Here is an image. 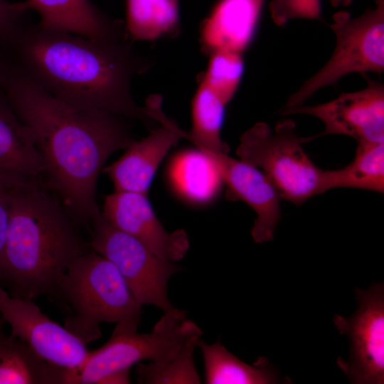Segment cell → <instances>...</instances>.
Listing matches in <instances>:
<instances>
[{"label": "cell", "mask_w": 384, "mask_h": 384, "mask_svg": "<svg viewBox=\"0 0 384 384\" xmlns=\"http://www.w3.org/2000/svg\"><path fill=\"white\" fill-rule=\"evenodd\" d=\"M0 87L17 117L35 134L45 164L43 180L77 228L90 230L91 222L102 215L95 189L104 164L135 140L128 118L80 109L56 98L6 57L0 63Z\"/></svg>", "instance_id": "obj_1"}, {"label": "cell", "mask_w": 384, "mask_h": 384, "mask_svg": "<svg viewBox=\"0 0 384 384\" xmlns=\"http://www.w3.org/2000/svg\"><path fill=\"white\" fill-rule=\"evenodd\" d=\"M130 38L97 40L28 23L3 53L23 74L75 107L99 110L156 126V102L144 107L132 97L133 77L149 71L154 59L137 53Z\"/></svg>", "instance_id": "obj_2"}, {"label": "cell", "mask_w": 384, "mask_h": 384, "mask_svg": "<svg viewBox=\"0 0 384 384\" xmlns=\"http://www.w3.org/2000/svg\"><path fill=\"white\" fill-rule=\"evenodd\" d=\"M58 195L41 178L14 182L0 284L13 297L45 296L60 310V281L92 248Z\"/></svg>", "instance_id": "obj_3"}, {"label": "cell", "mask_w": 384, "mask_h": 384, "mask_svg": "<svg viewBox=\"0 0 384 384\" xmlns=\"http://www.w3.org/2000/svg\"><path fill=\"white\" fill-rule=\"evenodd\" d=\"M64 327L85 345L102 336V322L139 324L142 309L117 267L93 250L75 260L59 283Z\"/></svg>", "instance_id": "obj_4"}, {"label": "cell", "mask_w": 384, "mask_h": 384, "mask_svg": "<svg viewBox=\"0 0 384 384\" xmlns=\"http://www.w3.org/2000/svg\"><path fill=\"white\" fill-rule=\"evenodd\" d=\"M164 313L149 333L137 332L138 324L133 322L116 324L107 342L90 351L80 366L65 368L63 384H97L103 377L142 361H168L180 354L190 336L203 334L186 311L174 308Z\"/></svg>", "instance_id": "obj_5"}, {"label": "cell", "mask_w": 384, "mask_h": 384, "mask_svg": "<svg viewBox=\"0 0 384 384\" xmlns=\"http://www.w3.org/2000/svg\"><path fill=\"white\" fill-rule=\"evenodd\" d=\"M313 139V136L299 137L291 119L278 122L274 128L257 122L242 134L236 154L259 169L282 199L299 206L323 193L324 170L311 161L302 146Z\"/></svg>", "instance_id": "obj_6"}, {"label": "cell", "mask_w": 384, "mask_h": 384, "mask_svg": "<svg viewBox=\"0 0 384 384\" xmlns=\"http://www.w3.org/2000/svg\"><path fill=\"white\" fill-rule=\"evenodd\" d=\"M356 17L345 10L334 14L329 25L334 50L325 65L287 98L281 110L304 104L319 90L336 85L345 75L384 72V0H375Z\"/></svg>", "instance_id": "obj_7"}, {"label": "cell", "mask_w": 384, "mask_h": 384, "mask_svg": "<svg viewBox=\"0 0 384 384\" xmlns=\"http://www.w3.org/2000/svg\"><path fill=\"white\" fill-rule=\"evenodd\" d=\"M89 231L90 247L117 267L140 306L154 305L164 312L175 308L168 297V283L181 266L159 257L102 215L91 222Z\"/></svg>", "instance_id": "obj_8"}, {"label": "cell", "mask_w": 384, "mask_h": 384, "mask_svg": "<svg viewBox=\"0 0 384 384\" xmlns=\"http://www.w3.org/2000/svg\"><path fill=\"white\" fill-rule=\"evenodd\" d=\"M358 307L351 316L335 314L337 331L350 341L348 361L337 363L353 384L384 383V284L374 282L367 289L355 288Z\"/></svg>", "instance_id": "obj_9"}, {"label": "cell", "mask_w": 384, "mask_h": 384, "mask_svg": "<svg viewBox=\"0 0 384 384\" xmlns=\"http://www.w3.org/2000/svg\"><path fill=\"white\" fill-rule=\"evenodd\" d=\"M367 86L361 90L342 92L336 98L314 105L304 104L280 110L282 115L302 114L319 119L324 129L313 136L340 134L358 142H384V85L363 75Z\"/></svg>", "instance_id": "obj_10"}, {"label": "cell", "mask_w": 384, "mask_h": 384, "mask_svg": "<svg viewBox=\"0 0 384 384\" xmlns=\"http://www.w3.org/2000/svg\"><path fill=\"white\" fill-rule=\"evenodd\" d=\"M0 315L10 325L12 336L53 364L76 368L89 355L87 345L44 314L33 300L13 297L1 284Z\"/></svg>", "instance_id": "obj_11"}, {"label": "cell", "mask_w": 384, "mask_h": 384, "mask_svg": "<svg viewBox=\"0 0 384 384\" xmlns=\"http://www.w3.org/2000/svg\"><path fill=\"white\" fill-rule=\"evenodd\" d=\"M102 215L114 227L135 238L162 259L176 262L186 255V232L167 231L157 218L146 194L114 191L105 198Z\"/></svg>", "instance_id": "obj_12"}, {"label": "cell", "mask_w": 384, "mask_h": 384, "mask_svg": "<svg viewBox=\"0 0 384 384\" xmlns=\"http://www.w3.org/2000/svg\"><path fill=\"white\" fill-rule=\"evenodd\" d=\"M200 150L217 165L228 187V198L242 201L255 213L257 216L250 231L254 241L262 244L273 240L281 218V198L267 177L257 167L230 157L228 153Z\"/></svg>", "instance_id": "obj_13"}, {"label": "cell", "mask_w": 384, "mask_h": 384, "mask_svg": "<svg viewBox=\"0 0 384 384\" xmlns=\"http://www.w3.org/2000/svg\"><path fill=\"white\" fill-rule=\"evenodd\" d=\"M159 126L146 137L134 140L124 154L103 169L113 183L114 191L147 194L156 171L170 149L183 138V129L160 110Z\"/></svg>", "instance_id": "obj_14"}, {"label": "cell", "mask_w": 384, "mask_h": 384, "mask_svg": "<svg viewBox=\"0 0 384 384\" xmlns=\"http://www.w3.org/2000/svg\"><path fill=\"white\" fill-rule=\"evenodd\" d=\"M40 16L41 26L97 40L130 38L125 23L114 19L90 0H26Z\"/></svg>", "instance_id": "obj_15"}, {"label": "cell", "mask_w": 384, "mask_h": 384, "mask_svg": "<svg viewBox=\"0 0 384 384\" xmlns=\"http://www.w3.org/2000/svg\"><path fill=\"white\" fill-rule=\"evenodd\" d=\"M265 0H220L203 22L201 43L210 55L228 50L242 53L251 43Z\"/></svg>", "instance_id": "obj_16"}, {"label": "cell", "mask_w": 384, "mask_h": 384, "mask_svg": "<svg viewBox=\"0 0 384 384\" xmlns=\"http://www.w3.org/2000/svg\"><path fill=\"white\" fill-rule=\"evenodd\" d=\"M43 159L33 130L17 117L0 91V177L9 180L40 178Z\"/></svg>", "instance_id": "obj_17"}, {"label": "cell", "mask_w": 384, "mask_h": 384, "mask_svg": "<svg viewBox=\"0 0 384 384\" xmlns=\"http://www.w3.org/2000/svg\"><path fill=\"white\" fill-rule=\"evenodd\" d=\"M0 315V384H63L65 368L42 358L26 341L7 335Z\"/></svg>", "instance_id": "obj_18"}, {"label": "cell", "mask_w": 384, "mask_h": 384, "mask_svg": "<svg viewBox=\"0 0 384 384\" xmlns=\"http://www.w3.org/2000/svg\"><path fill=\"white\" fill-rule=\"evenodd\" d=\"M168 177L181 198L196 205L213 201L224 183L213 160L197 148L176 154L169 166Z\"/></svg>", "instance_id": "obj_19"}, {"label": "cell", "mask_w": 384, "mask_h": 384, "mask_svg": "<svg viewBox=\"0 0 384 384\" xmlns=\"http://www.w3.org/2000/svg\"><path fill=\"white\" fill-rule=\"evenodd\" d=\"M204 379L207 384H274L287 383L265 357L247 364L230 353L219 341L208 344L201 338Z\"/></svg>", "instance_id": "obj_20"}, {"label": "cell", "mask_w": 384, "mask_h": 384, "mask_svg": "<svg viewBox=\"0 0 384 384\" xmlns=\"http://www.w3.org/2000/svg\"><path fill=\"white\" fill-rule=\"evenodd\" d=\"M335 188L384 191V142H358L353 160L345 167L324 170L323 193Z\"/></svg>", "instance_id": "obj_21"}, {"label": "cell", "mask_w": 384, "mask_h": 384, "mask_svg": "<svg viewBox=\"0 0 384 384\" xmlns=\"http://www.w3.org/2000/svg\"><path fill=\"white\" fill-rule=\"evenodd\" d=\"M126 28L133 41L175 36L180 31L178 0H126Z\"/></svg>", "instance_id": "obj_22"}, {"label": "cell", "mask_w": 384, "mask_h": 384, "mask_svg": "<svg viewBox=\"0 0 384 384\" xmlns=\"http://www.w3.org/2000/svg\"><path fill=\"white\" fill-rule=\"evenodd\" d=\"M225 104L203 82L193 97L191 106V129L184 132L197 149L228 153V146L220 137Z\"/></svg>", "instance_id": "obj_23"}, {"label": "cell", "mask_w": 384, "mask_h": 384, "mask_svg": "<svg viewBox=\"0 0 384 384\" xmlns=\"http://www.w3.org/2000/svg\"><path fill=\"white\" fill-rule=\"evenodd\" d=\"M202 334L186 341L180 354L164 363H137V381L141 384H200L201 377L194 362V351Z\"/></svg>", "instance_id": "obj_24"}, {"label": "cell", "mask_w": 384, "mask_h": 384, "mask_svg": "<svg viewBox=\"0 0 384 384\" xmlns=\"http://www.w3.org/2000/svg\"><path fill=\"white\" fill-rule=\"evenodd\" d=\"M242 53L220 50L210 55L203 81L225 105L235 94L244 71Z\"/></svg>", "instance_id": "obj_25"}, {"label": "cell", "mask_w": 384, "mask_h": 384, "mask_svg": "<svg viewBox=\"0 0 384 384\" xmlns=\"http://www.w3.org/2000/svg\"><path fill=\"white\" fill-rule=\"evenodd\" d=\"M269 9L278 26L294 19L322 20L321 0H272Z\"/></svg>", "instance_id": "obj_26"}, {"label": "cell", "mask_w": 384, "mask_h": 384, "mask_svg": "<svg viewBox=\"0 0 384 384\" xmlns=\"http://www.w3.org/2000/svg\"><path fill=\"white\" fill-rule=\"evenodd\" d=\"M28 9L23 1L0 0V50H6L28 23Z\"/></svg>", "instance_id": "obj_27"}, {"label": "cell", "mask_w": 384, "mask_h": 384, "mask_svg": "<svg viewBox=\"0 0 384 384\" xmlns=\"http://www.w3.org/2000/svg\"><path fill=\"white\" fill-rule=\"evenodd\" d=\"M15 181L0 177V276L9 218L10 188Z\"/></svg>", "instance_id": "obj_28"}, {"label": "cell", "mask_w": 384, "mask_h": 384, "mask_svg": "<svg viewBox=\"0 0 384 384\" xmlns=\"http://www.w3.org/2000/svg\"><path fill=\"white\" fill-rule=\"evenodd\" d=\"M130 368L114 371L102 378L97 384H128L130 383Z\"/></svg>", "instance_id": "obj_29"}, {"label": "cell", "mask_w": 384, "mask_h": 384, "mask_svg": "<svg viewBox=\"0 0 384 384\" xmlns=\"http://www.w3.org/2000/svg\"><path fill=\"white\" fill-rule=\"evenodd\" d=\"M353 0H329L330 4L332 6H349Z\"/></svg>", "instance_id": "obj_30"}, {"label": "cell", "mask_w": 384, "mask_h": 384, "mask_svg": "<svg viewBox=\"0 0 384 384\" xmlns=\"http://www.w3.org/2000/svg\"><path fill=\"white\" fill-rule=\"evenodd\" d=\"M1 51L0 50V63H1ZM1 90V88L0 87V91Z\"/></svg>", "instance_id": "obj_31"}]
</instances>
